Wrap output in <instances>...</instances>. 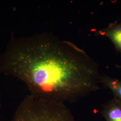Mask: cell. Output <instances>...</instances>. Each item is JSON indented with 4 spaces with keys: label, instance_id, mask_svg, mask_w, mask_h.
Returning <instances> with one entry per match:
<instances>
[{
    "label": "cell",
    "instance_id": "cell-1",
    "mask_svg": "<svg viewBox=\"0 0 121 121\" xmlns=\"http://www.w3.org/2000/svg\"><path fill=\"white\" fill-rule=\"evenodd\" d=\"M0 72L20 80L31 94L64 104L97 91L101 76L86 52L47 32L12 38L0 55Z\"/></svg>",
    "mask_w": 121,
    "mask_h": 121
},
{
    "label": "cell",
    "instance_id": "cell-2",
    "mask_svg": "<svg viewBox=\"0 0 121 121\" xmlns=\"http://www.w3.org/2000/svg\"><path fill=\"white\" fill-rule=\"evenodd\" d=\"M11 121H77L64 103L30 94L20 103Z\"/></svg>",
    "mask_w": 121,
    "mask_h": 121
},
{
    "label": "cell",
    "instance_id": "cell-3",
    "mask_svg": "<svg viewBox=\"0 0 121 121\" xmlns=\"http://www.w3.org/2000/svg\"><path fill=\"white\" fill-rule=\"evenodd\" d=\"M95 34L109 39L115 49L121 53V20L116 21L104 28L96 30Z\"/></svg>",
    "mask_w": 121,
    "mask_h": 121
},
{
    "label": "cell",
    "instance_id": "cell-4",
    "mask_svg": "<svg viewBox=\"0 0 121 121\" xmlns=\"http://www.w3.org/2000/svg\"><path fill=\"white\" fill-rule=\"evenodd\" d=\"M101 114L106 121H121V102L113 97L104 106Z\"/></svg>",
    "mask_w": 121,
    "mask_h": 121
},
{
    "label": "cell",
    "instance_id": "cell-5",
    "mask_svg": "<svg viewBox=\"0 0 121 121\" xmlns=\"http://www.w3.org/2000/svg\"><path fill=\"white\" fill-rule=\"evenodd\" d=\"M100 84L108 88L112 91L114 97L121 102V80L107 75H101Z\"/></svg>",
    "mask_w": 121,
    "mask_h": 121
},
{
    "label": "cell",
    "instance_id": "cell-6",
    "mask_svg": "<svg viewBox=\"0 0 121 121\" xmlns=\"http://www.w3.org/2000/svg\"><path fill=\"white\" fill-rule=\"evenodd\" d=\"M1 93L0 91V112L1 111Z\"/></svg>",
    "mask_w": 121,
    "mask_h": 121
},
{
    "label": "cell",
    "instance_id": "cell-7",
    "mask_svg": "<svg viewBox=\"0 0 121 121\" xmlns=\"http://www.w3.org/2000/svg\"><path fill=\"white\" fill-rule=\"evenodd\" d=\"M116 67H117V68H120V69H121V65H116Z\"/></svg>",
    "mask_w": 121,
    "mask_h": 121
}]
</instances>
